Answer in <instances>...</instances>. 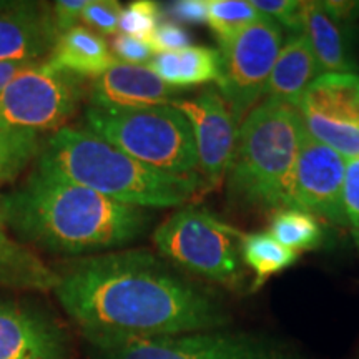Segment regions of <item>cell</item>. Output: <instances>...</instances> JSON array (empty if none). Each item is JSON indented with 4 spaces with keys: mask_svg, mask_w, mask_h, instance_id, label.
I'll return each instance as SVG.
<instances>
[{
    "mask_svg": "<svg viewBox=\"0 0 359 359\" xmlns=\"http://www.w3.org/2000/svg\"><path fill=\"white\" fill-rule=\"evenodd\" d=\"M92 359H306L291 343L250 331L85 338Z\"/></svg>",
    "mask_w": 359,
    "mask_h": 359,
    "instance_id": "obj_7",
    "label": "cell"
},
{
    "mask_svg": "<svg viewBox=\"0 0 359 359\" xmlns=\"http://www.w3.org/2000/svg\"><path fill=\"white\" fill-rule=\"evenodd\" d=\"M123 7L115 0H90L82 13V20L93 32L116 35L120 30V17Z\"/></svg>",
    "mask_w": 359,
    "mask_h": 359,
    "instance_id": "obj_25",
    "label": "cell"
},
{
    "mask_svg": "<svg viewBox=\"0 0 359 359\" xmlns=\"http://www.w3.org/2000/svg\"><path fill=\"white\" fill-rule=\"evenodd\" d=\"M69 336L32 304L0 302V359H69Z\"/></svg>",
    "mask_w": 359,
    "mask_h": 359,
    "instance_id": "obj_13",
    "label": "cell"
},
{
    "mask_svg": "<svg viewBox=\"0 0 359 359\" xmlns=\"http://www.w3.org/2000/svg\"><path fill=\"white\" fill-rule=\"evenodd\" d=\"M30 64H13V62H0V92L12 82L22 70Z\"/></svg>",
    "mask_w": 359,
    "mask_h": 359,
    "instance_id": "obj_32",
    "label": "cell"
},
{
    "mask_svg": "<svg viewBox=\"0 0 359 359\" xmlns=\"http://www.w3.org/2000/svg\"><path fill=\"white\" fill-rule=\"evenodd\" d=\"M40 151L37 133L0 125V185L19 177L30 161L39 158Z\"/></svg>",
    "mask_w": 359,
    "mask_h": 359,
    "instance_id": "obj_22",
    "label": "cell"
},
{
    "mask_svg": "<svg viewBox=\"0 0 359 359\" xmlns=\"http://www.w3.org/2000/svg\"><path fill=\"white\" fill-rule=\"evenodd\" d=\"M344 212L348 228L353 233L359 248V156L346 160V177H344Z\"/></svg>",
    "mask_w": 359,
    "mask_h": 359,
    "instance_id": "obj_27",
    "label": "cell"
},
{
    "mask_svg": "<svg viewBox=\"0 0 359 359\" xmlns=\"http://www.w3.org/2000/svg\"><path fill=\"white\" fill-rule=\"evenodd\" d=\"M303 122L294 107L278 100L258 103L238 130L226 175V191L238 208L280 212L291 208V187Z\"/></svg>",
    "mask_w": 359,
    "mask_h": 359,
    "instance_id": "obj_4",
    "label": "cell"
},
{
    "mask_svg": "<svg viewBox=\"0 0 359 359\" xmlns=\"http://www.w3.org/2000/svg\"><path fill=\"white\" fill-rule=\"evenodd\" d=\"M58 35L52 7L19 2L0 15V62L37 64L50 55Z\"/></svg>",
    "mask_w": 359,
    "mask_h": 359,
    "instance_id": "obj_15",
    "label": "cell"
},
{
    "mask_svg": "<svg viewBox=\"0 0 359 359\" xmlns=\"http://www.w3.org/2000/svg\"><path fill=\"white\" fill-rule=\"evenodd\" d=\"M17 4H19V2H15V0H12V2H11V0H0V15L8 12V11H12V8L15 7Z\"/></svg>",
    "mask_w": 359,
    "mask_h": 359,
    "instance_id": "obj_33",
    "label": "cell"
},
{
    "mask_svg": "<svg viewBox=\"0 0 359 359\" xmlns=\"http://www.w3.org/2000/svg\"><path fill=\"white\" fill-rule=\"evenodd\" d=\"M0 217L24 241L70 257L132 243L151 219L145 208L118 203L37 165L20 187L0 196Z\"/></svg>",
    "mask_w": 359,
    "mask_h": 359,
    "instance_id": "obj_2",
    "label": "cell"
},
{
    "mask_svg": "<svg viewBox=\"0 0 359 359\" xmlns=\"http://www.w3.org/2000/svg\"><path fill=\"white\" fill-rule=\"evenodd\" d=\"M85 128L156 172L201 180L191 125L172 103L135 110L88 107Z\"/></svg>",
    "mask_w": 359,
    "mask_h": 359,
    "instance_id": "obj_5",
    "label": "cell"
},
{
    "mask_svg": "<svg viewBox=\"0 0 359 359\" xmlns=\"http://www.w3.org/2000/svg\"><path fill=\"white\" fill-rule=\"evenodd\" d=\"M147 43L150 45L154 53L178 52L190 47V35L173 20H161Z\"/></svg>",
    "mask_w": 359,
    "mask_h": 359,
    "instance_id": "obj_28",
    "label": "cell"
},
{
    "mask_svg": "<svg viewBox=\"0 0 359 359\" xmlns=\"http://www.w3.org/2000/svg\"><path fill=\"white\" fill-rule=\"evenodd\" d=\"M47 62L79 79H98L116 64L105 39L82 25L58 35Z\"/></svg>",
    "mask_w": 359,
    "mask_h": 359,
    "instance_id": "obj_18",
    "label": "cell"
},
{
    "mask_svg": "<svg viewBox=\"0 0 359 359\" xmlns=\"http://www.w3.org/2000/svg\"><path fill=\"white\" fill-rule=\"evenodd\" d=\"M269 235L278 243L296 251H311L320 248L325 240V230L316 217L302 210L286 208L273 213Z\"/></svg>",
    "mask_w": 359,
    "mask_h": 359,
    "instance_id": "obj_21",
    "label": "cell"
},
{
    "mask_svg": "<svg viewBox=\"0 0 359 359\" xmlns=\"http://www.w3.org/2000/svg\"><path fill=\"white\" fill-rule=\"evenodd\" d=\"M187 116L195 137L200 177L208 188L226 180L236 150L240 123L217 88H206L195 98L172 102Z\"/></svg>",
    "mask_w": 359,
    "mask_h": 359,
    "instance_id": "obj_12",
    "label": "cell"
},
{
    "mask_svg": "<svg viewBox=\"0 0 359 359\" xmlns=\"http://www.w3.org/2000/svg\"><path fill=\"white\" fill-rule=\"evenodd\" d=\"M168 13L175 24H205L208 20V8L206 0H178L170 4Z\"/></svg>",
    "mask_w": 359,
    "mask_h": 359,
    "instance_id": "obj_31",
    "label": "cell"
},
{
    "mask_svg": "<svg viewBox=\"0 0 359 359\" xmlns=\"http://www.w3.org/2000/svg\"><path fill=\"white\" fill-rule=\"evenodd\" d=\"M160 19L161 8L158 4L151 0H137L122 11L118 32L147 42L158 27Z\"/></svg>",
    "mask_w": 359,
    "mask_h": 359,
    "instance_id": "obj_24",
    "label": "cell"
},
{
    "mask_svg": "<svg viewBox=\"0 0 359 359\" xmlns=\"http://www.w3.org/2000/svg\"><path fill=\"white\" fill-rule=\"evenodd\" d=\"M154 243L175 266L206 281L236 290L245 280L241 233L200 206H185L165 219Z\"/></svg>",
    "mask_w": 359,
    "mask_h": 359,
    "instance_id": "obj_6",
    "label": "cell"
},
{
    "mask_svg": "<svg viewBox=\"0 0 359 359\" xmlns=\"http://www.w3.org/2000/svg\"><path fill=\"white\" fill-rule=\"evenodd\" d=\"M241 259L250 269H253L255 280L251 291H257L269 278L281 273L298 262L299 253L286 248L269 235V231H258L241 235Z\"/></svg>",
    "mask_w": 359,
    "mask_h": 359,
    "instance_id": "obj_20",
    "label": "cell"
},
{
    "mask_svg": "<svg viewBox=\"0 0 359 359\" xmlns=\"http://www.w3.org/2000/svg\"><path fill=\"white\" fill-rule=\"evenodd\" d=\"M318 77L320 70L306 35L294 34L281 47L264 87V95L269 100L288 103L296 109L303 93Z\"/></svg>",
    "mask_w": 359,
    "mask_h": 359,
    "instance_id": "obj_17",
    "label": "cell"
},
{
    "mask_svg": "<svg viewBox=\"0 0 359 359\" xmlns=\"http://www.w3.org/2000/svg\"><path fill=\"white\" fill-rule=\"evenodd\" d=\"M206 24L217 35L219 43L228 42L263 17L253 4L246 0H206Z\"/></svg>",
    "mask_w": 359,
    "mask_h": 359,
    "instance_id": "obj_23",
    "label": "cell"
},
{
    "mask_svg": "<svg viewBox=\"0 0 359 359\" xmlns=\"http://www.w3.org/2000/svg\"><path fill=\"white\" fill-rule=\"evenodd\" d=\"M255 8L275 20L278 25L293 30L294 34L303 32V2H293V0H255L251 2Z\"/></svg>",
    "mask_w": 359,
    "mask_h": 359,
    "instance_id": "obj_26",
    "label": "cell"
},
{
    "mask_svg": "<svg viewBox=\"0 0 359 359\" xmlns=\"http://www.w3.org/2000/svg\"><path fill=\"white\" fill-rule=\"evenodd\" d=\"M178 88L170 87L148 65L116 62L93 80L90 107L103 110H135L170 105Z\"/></svg>",
    "mask_w": 359,
    "mask_h": 359,
    "instance_id": "obj_14",
    "label": "cell"
},
{
    "mask_svg": "<svg viewBox=\"0 0 359 359\" xmlns=\"http://www.w3.org/2000/svg\"><path fill=\"white\" fill-rule=\"evenodd\" d=\"M110 48L116 62L128 65H148L155 55L147 42L123 34L115 35Z\"/></svg>",
    "mask_w": 359,
    "mask_h": 359,
    "instance_id": "obj_29",
    "label": "cell"
},
{
    "mask_svg": "<svg viewBox=\"0 0 359 359\" xmlns=\"http://www.w3.org/2000/svg\"><path fill=\"white\" fill-rule=\"evenodd\" d=\"M306 132L346 160L359 156V75H320L296 105Z\"/></svg>",
    "mask_w": 359,
    "mask_h": 359,
    "instance_id": "obj_10",
    "label": "cell"
},
{
    "mask_svg": "<svg viewBox=\"0 0 359 359\" xmlns=\"http://www.w3.org/2000/svg\"><path fill=\"white\" fill-rule=\"evenodd\" d=\"M37 167L118 203L138 208L183 206L203 187L198 178L156 172L90 130L77 127L53 132L40 151Z\"/></svg>",
    "mask_w": 359,
    "mask_h": 359,
    "instance_id": "obj_3",
    "label": "cell"
},
{
    "mask_svg": "<svg viewBox=\"0 0 359 359\" xmlns=\"http://www.w3.org/2000/svg\"><path fill=\"white\" fill-rule=\"evenodd\" d=\"M344 177L346 158L325 143L314 140L303 125L291 187V208L321 217L339 226H348Z\"/></svg>",
    "mask_w": 359,
    "mask_h": 359,
    "instance_id": "obj_11",
    "label": "cell"
},
{
    "mask_svg": "<svg viewBox=\"0 0 359 359\" xmlns=\"http://www.w3.org/2000/svg\"><path fill=\"white\" fill-rule=\"evenodd\" d=\"M303 34L311 45L320 75L356 72L346 22L338 19L326 2H303Z\"/></svg>",
    "mask_w": 359,
    "mask_h": 359,
    "instance_id": "obj_16",
    "label": "cell"
},
{
    "mask_svg": "<svg viewBox=\"0 0 359 359\" xmlns=\"http://www.w3.org/2000/svg\"><path fill=\"white\" fill-rule=\"evenodd\" d=\"M88 2L90 0H58L53 4L52 12L58 34H64L67 30L77 27V22L82 19V13Z\"/></svg>",
    "mask_w": 359,
    "mask_h": 359,
    "instance_id": "obj_30",
    "label": "cell"
},
{
    "mask_svg": "<svg viewBox=\"0 0 359 359\" xmlns=\"http://www.w3.org/2000/svg\"><path fill=\"white\" fill-rule=\"evenodd\" d=\"M148 67L165 83L180 90L218 82L222 74V55L215 48L190 45L178 52L155 53Z\"/></svg>",
    "mask_w": 359,
    "mask_h": 359,
    "instance_id": "obj_19",
    "label": "cell"
},
{
    "mask_svg": "<svg viewBox=\"0 0 359 359\" xmlns=\"http://www.w3.org/2000/svg\"><path fill=\"white\" fill-rule=\"evenodd\" d=\"M281 42V27L263 15L228 42L219 43L222 74L217 82L218 92L240 125L264 95Z\"/></svg>",
    "mask_w": 359,
    "mask_h": 359,
    "instance_id": "obj_9",
    "label": "cell"
},
{
    "mask_svg": "<svg viewBox=\"0 0 359 359\" xmlns=\"http://www.w3.org/2000/svg\"><path fill=\"white\" fill-rule=\"evenodd\" d=\"M53 293L83 338L177 336L230 323L212 291L145 250L75 259L57 273Z\"/></svg>",
    "mask_w": 359,
    "mask_h": 359,
    "instance_id": "obj_1",
    "label": "cell"
},
{
    "mask_svg": "<svg viewBox=\"0 0 359 359\" xmlns=\"http://www.w3.org/2000/svg\"><path fill=\"white\" fill-rule=\"evenodd\" d=\"M8 243L6 233H4V222H2V217H0V251H2L4 248H6Z\"/></svg>",
    "mask_w": 359,
    "mask_h": 359,
    "instance_id": "obj_34",
    "label": "cell"
},
{
    "mask_svg": "<svg viewBox=\"0 0 359 359\" xmlns=\"http://www.w3.org/2000/svg\"><path fill=\"white\" fill-rule=\"evenodd\" d=\"M83 79L37 62L0 92V125L22 132H53L64 128L83 95Z\"/></svg>",
    "mask_w": 359,
    "mask_h": 359,
    "instance_id": "obj_8",
    "label": "cell"
}]
</instances>
